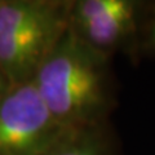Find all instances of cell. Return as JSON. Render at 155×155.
<instances>
[{
    "label": "cell",
    "instance_id": "6da1fadb",
    "mask_svg": "<svg viewBox=\"0 0 155 155\" xmlns=\"http://www.w3.org/2000/svg\"><path fill=\"white\" fill-rule=\"evenodd\" d=\"M31 83L54 119L70 132L101 127L110 107L106 53L88 44L70 23Z\"/></svg>",
    "mask_w": 155,
    "mask_h": 155
},
{
    "label": "cell",
    "instance_id": "7a4b0ae2",
    "mask_svg": "<svg viewBox=\"0 0 155 155\" xmlns=\"http://www.w3.org/2000/svg\"><path fill=\"white\" fill-rule=\"evenodd\" d=\"M70 133L31 81L12 85L0 97V155H48Z\"/></svg>",
    "mask_w": 155,
    "mask_h": 155
},
{
    "label": "cell",
    "instance_id": "3957f363",
    "mask_svg": "<svg viewBox=\"0 0 155 155\" xmlns=\"http://www.w3.org/2000/svg\"><path fill=\"white\" fill-rule=\"evenodd\" d=\"M137 3L130 0H80L72 3L70 25L96 49L106 53L130 35Z\"/></svg>",
    "mask_w": 155,
    "mask_h": 155
},
{
    "label": "cell",
    "instance_id": "277c9868",
    "mask_svg": "<svg viewBox=\"0 0 155 155\" xmlns=\"http://www.w3.org/2000/svg\"><path fill=\"white\" fill-rule=\"evenodd\" d=\"M61 19L22 31L0 34V70L12 85L28 83L69 26Z\"/></svg>",
    "mask_w": 155,
    "mask_h": 155
},
{
    "label": "cell",
    "instance_id": "5b68a950",
    "mask_svg": "<svg viewBox=\"0 0 155 155\" xmlns=\"http://www.w3.org/2000/svg\"><path fill=\"white\" fill-rule=\"evenodd\" d=\"M72 3L0 0V34H11L61 19H70Z\"/></svg>",
    "mask_w": 155,
    "mask_h": 155
},
{
    "label": "cell",
    "instance_id": "8992f818",
    "mask_svg": "<svg viewBox=\"0 0 155 155\" xmlns=\"http://www.w3.org/2000/svg\"><path fill=\"white\" fill-rule=\"evenodd\" d=\"M48 155H111L101 127L71 132Z\"/></svg>",
    "mask_w": 155,
    "mask_h": 155
},
{
    "label": "cell",
    "instance_id": "52a82bcc",
    "mask_svg": "<svg viewBox=\"0 0 155 155\" xmlns=\"http://www.w3.org/2000/svg\"><path fill=\"white\" fill-rule=\"evenodd\" d=\"M12 87V84L9 83V80L5 78V75L2 72V70H0V97H2L4 93H7L8 89Z\"/></svg>",
    "mask_w": 155,
    "mask_h": 155
},
{
    "label": "cell",
    "instance_id": "ba28073f",
    "mask_svg": "<svg viewBox=\"0 0 155 155\" xmlns=\"http://www.w3.org/2000/svg\"><path fill=\"white\" fill-rule=\"evenodd\" d=\"M153 44H154V45H155V41H154V43H153Z\"/></svg>",
    "mask_w": 155,
    "mask_h": 155
}]
</instances>
